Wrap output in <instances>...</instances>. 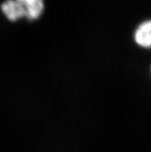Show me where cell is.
<instances>
[{
	"label": "cell",
	"instance_id": "6da1fadb",
	"mask_svg": "<svg viewBox=\"0 0 151 152\" xmlns=\"http://www.w3.org/2000/svg\"><path fill=\"white\" fill-rule=\"evenodd\" d=\"M1 10L9 20L12 22L25 17V10L20 2L15 0H6L1 5Z\"/></svg>",
	"mask_w": 151,
	"mask_h": 152
},
{
	"label": "cell",
	"instance_id": "7a4b0ae2",
	"mask_svg": "<svg viewBox=\"0 0 151 152\" xmlns=\"http://www.w3.org/2000/svg\"><path fill=\"white\" fill-rule=\"evenodd\" d=\"M20 3L25 10V17L29 20L39 19L44 10L43 0H21Z\"/></svg>",
	"mask_w": 151,
	"mask_h": 152
},
{
	"label": "cell",
	"instance_id": "3957f363",
	"mask_svg": "<svg viewBox=\"0 0 151 152\" xmlns=\"http://www.w3.org/2000/svg\"><path fill=\"white\" fill-rule=\"evenodd\" d=\"M134 39L138 45L149 48L151 45V22L144 21L137 27L134 33Z\"/></svg>",
	"mask_w": 151,
	"mask_h": 152
}]
</instances>
